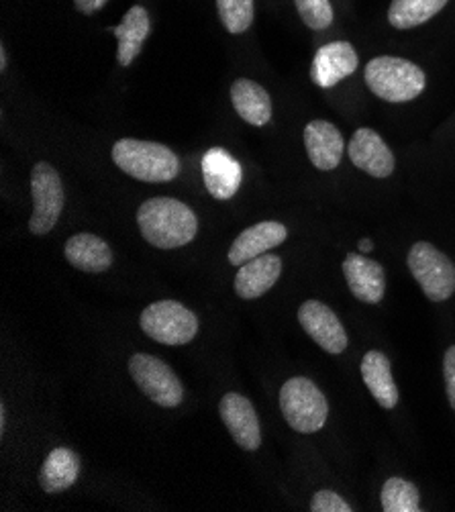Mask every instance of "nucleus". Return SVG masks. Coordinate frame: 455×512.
I'll return each instance as SVG.
<instances>
[{
	"label": "nucleus",
	"instance_id": "nucleus-1",
	"mask_svg": "<svg viewBox=\"0 0 455 512\" xmlns=\"http://www.w3.org/2000/svg\"><path fill=\"white\" fill-rule=\"evenodd\" d=\"M137 225L143 239L160 249L184 247L198 231V219L188 204L168 196L145 200L137 211Z\"/></svg>",
	"mask_w": 455,
	"mask_h": 512
},
{
	"label": "nucleus",
	"instance_id": "nucleus-2",
	"mask_svg": "<svg viewBox=\"0 0 455 512\" xmlns=\"http://www.w3.org/2000/svg\"><path fill=\"white\" fill-rule=\"evenodd\" d=\"M113 162L131 178L141 182H172L180 174L176 153L154 141L119 139L113 145Z\"/></svg>",
	"mask_w": 455,
	"mask_h": 512
},
{
	"label": "nucleus",
	"instance_id": "nucleus-3",
	"mask_svg": "<svg viewBox=\"0 0 455 512\" xmlns=\"http://www.w3.org/2000/svg\"><path fill=\"white\" fill-rule=\"evenodd\" d=\"M366 84L382 100L409 102L421 96L427 86L425 72L402 58L380 56L366 66Z\"/></svg>",
	"mask_w": 455,
	"mask_h": 512
},
{
	"label": "nucleus",
	"instance_id": "nucleus-4",
	"mask_svg": "<svg viewBox=\"0 0 455 512\" xmlns=\"http://www.w3.org/2000/svg\"><path fill=\"white\" fill-rule=\"evenodd\" d=\"M280 408L284 421L296 433H317L325 427L329 404L321 388L309 378H290L280 390Z\"/></svg>",
	"mask_w": 455,
	"mask_h": 512
},
{
	"label": "nucleus",
	"instance_id": "nucleus-5",
	"mask_svg": "<svg viewBox=\"0 0 455 512\" xmlns=\"http://www.w3.org/2000/svg\"><path fill=\"white\" fill-rule=\"evenodd\" d=\"M147 337L162 345H186L198 333L196 315L178 300H160L149 304L139 317Z\"/></svg>",
	"mask_w": 455,
	"mask_h": 512
},
{
	"label": "nucleus",
	"instance_id": "nucleus-6",
	"mask_svg": "<svg viewBox=\"0 0 455 512\" xmlns=\"http://www.w3.org/2000/svg\"><path fill=\"white\" fill-rule=\"evenodd\" d=\"M409 270L425 296L443 302L455 292V266L443 251L427 241H419L409 251Z\"/></svg>",
	"mask_w": 455,
	"mask_h": 512
},
{
	"label": "nucleus",
	"instance_id": "nucleus-7",
	"mask_svg": "<svg viewBox=\"0 0 455 512\" xmlns=\"http://www.w3.org/2000/svg\"><path fill=\"white\" fill-rule=\"evenodd\" d=\"M129 374L139 390L158 406L176 408L184 400V386L174 370L160 357L135 353L129 360Z\"/></svg>",
	"mask_w": 455,
	"mask_h": 512
},
{
	"label": "nucleus",
	"instance_id": "nucleus-8",
	"mask_svg": "<svg viewBox=\"0 0 455 512\" xmlns=\"http://www.w3.org/2000/svg\"><path fill=\"white\" fill-rule=\"evenodd\" d=\"M31 196L33 215L29 219V231L33 235H47L58 225L64 211V184L52 164L39 162L33 168Z\"/></svg>",
	"mask_w": 455,
	"mask_h": 512
},
{
	"label": "nucleus",
	"instance_id": "nucleus-9",
	"mask_svg": "<svg viewBox=\"0 0 455 512\" xmlns=\"http://www.w3.org/2000/svg\"><path fill=\"white\" fill-rule=\"evenodd\" d=\"M298 323L323 351L339 355L347 349L349 341L339 317L321 300L302 302L298 309Z\"/></svg>",
	"mask_w": 455,
	"mask_h": 512
},
{
	"label": "nucleus",
	"instance_id": "nucleus-10",
	"mask_svg": "<svg viewBox=\"0 0 455 512\" xmlns=\"http://www.w3.org/2000/svg\"><path fill=\"white\" fill-rule=\"evenodd\" d=\"M219 413L229 429L233 441L245 449V451H258L262 445V431H260V421L254 404H251L249 398L229 392L221 398L219 404Z\"/></svg>",
	"mask_w": 455,
	"mask_h": 512
},
{
	"label": "nucleus",
	"instance_id": "nucleus-11",
	"mask_svg": "<svg viewBox=\"0 0 455 512\" xmlns=\"http://www.w3.org/2000/svg\"><path fill=\"white\" fill-rule=\"evenodd\" d=\"M347 153L353 166L370 174L372 178H388L394 172V153L374 129L362 127L353 133Z\"/></svg>",
	"mask_w": 455,
	"mask_h": 512
},
{
	"label": "nucleus",
	"instance_id": "nucleus-12",
	"mask_svg": "<svg viewBox=\"0 0 455 512\" xmlns=\"http://www.w3.org/2000/svg\"><path fill=\"white\" fill-rule=\"evenodd\" d=\"M356 47L347 41H333L323 45L313 60L311 78L321 88H331L358 70Z\"/></svg>",
	"mask_w": 455,
	"mask_h": 512
},
{
	"label": "nucleus",
	"instance_id": "nucleus-13",
	"mask_svg": "<svg viewBox=\"0 0 455 512\" xmlns=\"http://www.w3.org/2000/svg\"><path fill=\"white\" fill-rule=\"evenodd\" d=\"M343 274L351 294L366 304H378L386 292L384 268L364 258L362 253H347L343 260Z\"/></svg>",
	"mask_w": 455,
	"mask_h": 512
},
{
	"label": "nucleus",
	"instance_id": "nucleus-14",
	"mask_svg": "<svg viewBox=\"0 0 455 512\" xmlns=\"http://www.w3.org/2000/svg\"><path fill=\"white\" fill-rule=\"evenodd\" d=\"M288 237V231L278 221H264L254 227H249L237 235L229 249V264L243 266L251 260L260 258L270 249L282 245Z\"/></svg>",
	"mask_w": 455,
	"mask_h": 512
},
{
	"label": "nucleus",
	"instance_id": "nucleus-15",
	"mask_svg": "<svg viewBox=\"0 0 455 512\" xmlns=\"http://www.w3.org/2000/svg\"><path fill=\"white\" fill-rule=\"evenodd\" d=\"M202 178H205V186L213 198L229 200L241 186L243 170L229 151L215 147L202 158Z\"/></svg>",
	"mask_w": 455,
	"mask_h": 512
},
{
	"label": "nucleus",
	"instance_id": "nucleus-16",
	"mask_svg": "<svg viewBox=\"0 0 455 512\" xmlns=\"http://www.w3.org/2000/svg\"><path fill=\"white\" fill-rule=\"evenodd\" d=\"M305 145L313 166L321 172H331L341 164L345 141L341 131L329 123L315 119L305 129Z\"/></svg>",
	"mask_w": 455,
	"mask_h": 512
},
{
	"label": "nucleus",
	"instance_id": "nucleus-17",
	"mask_svg": "<svg viewBox=\"0 0 455 512\" xmlns=\"http://www.w3.org/2000/svg\"><path fill=\"white\" fill-rule=\"evenodd\" d=\"M66 260L80 272L103 274L113 266L111 245L94 233H76L64 245Z\"/></svg>",
	"mask_w": 455,
	"mask_h": 512
},
{
	"label": "nucleus",
	"instance_id": "nucleus-18",
	"mask_svg": "<svg viewBox=\"0 0 455 512\" xmlns=\"http://www.w3.org/2000/svg\"><path fill=\"white\" fill-rule=\"evenodd\" d=\"M282 274V260L274 253H264L260 258L239 266L235 276V292L245 300L264 296Z\"/></svg>",
	"mask_w": 455,
	"mask_h": 512
},
{
	"label": "nucleus",
	"instance_id": "nucleus-19",
	"mask_svg": "<svg viewBox=\"0 0 455 512\" xmlns=\"http://www.w3.org/2000/svg\"><path fill=\"white\" fill-rule=\"evenodd\" d=\"M231 102L237 115L254 127H264L272 119V100L264 86L254 80L239 78L231 86Z\"/></svg>",
	"mask_w": 455,
	"mask_h": 512
},
{
	"label": "nucleus",
	"instance_id": "nucleus-20",
	"mask_svg": "<svg viewBox=\"0 0 455 512\" xmlns=\"http://www.w3.org/2000/svg\"><path fill=\"white\" fill-rule=\"evenodd\" d=\"M80 476V457L70 447H56L45 457L39 470V486L47 494H58L76 484Z\"/></svg>",
	"mask_w": 455,
	"mask_h": 512
},
{
	"label": "nucleus",
	"instance_id": "nucleus-21",
	"mask_svg": "<svg viewBox=\"0 0 455 512\" xmlns=\"http://www.w3.org/2000/svg\"><path fill=\"white\" fill-rule=\"evenodd\" d=\"M111 31L117 35V41H119L117 60L123 68H129L135 62V58L141 54V47L151 31L147 9L141 5L131 7L123 17L121 25L113 27Z\"/></svg>",
	"mask_w": 455,
	"mask_h": 512
},
{
	"label": "nucleus",
	"instance_id": "nucleus-22",
	"mask_svg": "<svg viewBox=\"0 0 455 512\" xmlns=\"http://www.w3.org/2000/svg\"><path fill=\"white\" fill-rule=\"evenodd\" d=\"M362 378L368 386V390L372 392V396L376 398V402L390 411L398 404V386L392 378V370H390V362L388 357L382 351H368L362 360Z\"/></svg>",
	"mask_w": 455,
	"mask_h": 512
},
{
	"label": "nucleus",
	"instance_id": "nucleus-23",
	"mask_svg": "<svg viewBox=\"0 0 455 512\" xmlns=\"http://www.w3.org/2000/svg\"><path fill=\"white\" fill-rule=\"evenodd\" d=\"M449 0H392L388 21L396 29H413L433 19Z\"/></svg>",
	"mask_w": 455,
	"mask_h": 512
},
{
	"label": "nucleus",
	"instance_id": "nucleus-24",
	"mask_svg": "<svg viewBox=\"0 0 455 512\" xmlns=\"http://www.w3.org/2000/svg\"><path fill=\"white\" fill-rule=\"evenodd\" d=\"M382 508L386 512H419L421 510L419 488L404 478L386 480L382 488Z\"/></svg>",
	"mask_w": 455,
	"mask_h": 512
},
{
	"label": "nucleus",
	"instance_id": "nucleus-25",
	"mask_svg": "<svg viewBox=\"0 0 455 512\" xmlns=\"http://www.w3.org/2000/svg\"><path fill=\"white\" fill-rule=\"evenodd\" d=\"M217 11L223 27L233 33H245L254 23V0H217Z\"/></svg>",
	"mask_w": 455,
	"mask_h": 512
},
{
	"label": "nucleus",
	"instance_id": "nucleus-26",
	"mask_svg": "<svg viewBox=\"0 0 455 512\" xmlns=\"http://www.w3.org/2000/svg\"><path fill=\"white\" fill-rule=\"evenodd\" d=\"M296 11L307 27L323 31L333 23V7L329 0H294Z\"/></svg>",
	"mask_w": 455,
	"mask_h": 512
},
{
	"label": "nucleus",
	"instance_id": "nucleus-27",
	"mask_svg": "<svg viewBox=\"0 0 455 512\" xmlns=\"http://www.w3.org/2000/svg\"><path fill=\"white\" fill-rule=\"evenodd\" d=\"M313 512H351L353 508L333 490H321L311 500Z\"/></svg>",
	"mask_w": 455,
	"mask_h": 512
},
{
	"label": "nucleus",
	"instance_id": "nucleus-28",
	"mask_svg": "<svg viewBox=\"0 0 455 512\" xmlns=\"http://www.w3.org/2000/svg\"><path fill=\"white\" fill-rule=\"evenodd\" d=\"M443 376H445L447 400H449L451 408L455 411V345H451L445 351V357H443Z\"/></svg>",
	"mask_w": 455,
	"mask_h": 512
},
{
	"label": "nucleus",
	"instance_id": "nucleus-29",
	"mask_svg": "<svg viewBox=\"0 0 455 512\" xmlns=\"http://www.w3.org/2000/svg\"><path fill=\"white\" fill-rule=\"evenodd\" d=\"M107 3H109V0H74L76 9H78L82 15H94L96 11L103 9Z\"/></svg>",
	"mask_w": 455,
	"mask_h": 512
},
{
	"label": "nucleus",
	"instance_id": "nucleus-30",
	"mask_svg": "<svg viewBox=\"0 0 455 512\" xmlns=\"http://www.w3.org/2000/svg\"><path fill=\"white\" fill-rule=\"evenodd\" d=\"M7 70V49L5 45H0V72Z\"/></svg>",
	"mask_w": 455,
	"mask_h": 512
},
{
	"label": "nucleus",
	"instance_id": "nucleus-31",
	"mask_svg": "<svg viewBox=\"0 0 455 512\" xmlns=\"http://www.w3.org/2000/svg\"><path fill=\"white\" fill-rule=\"evenodd\" d=\"M7 429V413H5V404L0 406V433H5Z\"/></svg>",
	"mask_w": 455,
	"mask_h": 512
},
{
	"label": "nucleus",
	"instance_id": "nucleus-32",
	"mask_svg": "<svg viewBox=\"0 0 455 512\" xmlns=\"http://www.w3.org/2000/svg\"><path fill=\"white\" fill-rule=\"evenodd\" d=\"M372 249H374L372 239H362V241H360V251H362V253H368V251H372Z\"/></svg>",
	"mask_w": 455,
	"mask_h": 512
}]
</instances>
